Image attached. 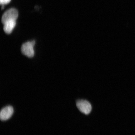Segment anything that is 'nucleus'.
Wrapping results in <instances>:
<instances>
[{"label":"nucleus","mask_w":135,"mask_h":135,"mask_svg":"<svg viewBox=\"0 0 135 135\" xmlns=\"http://www.w3.org/2000/svg\"><path fill=\"white\" fill-rule=\"evenodd\" d=\"M35 40L26 42L22 45L21 51L23 54L27 56L32 58L35 55L33 47L35 44Z\"/></svg>","instance_id":"1"},{"label":"nucleus","mask_w":135,"mask_h":135,"mask_svg":"<svg viewBox=\"0 0 135 135\" xmlns=\"http://www.w3.org/2000/svg\"><path fill=\"white\" fill-rule=\"evenodd\" d=\"M18 16L17 11L14 8H11L6 11L3 15L2 17V22L4 24L8 21H16Z\"/></svg>","instance_id":"2"},{"label":"nucleus","mask_w":135,"mask_h":135,"mask_svg":"<svg viewBox=\"0 0 135 135\" xmlns=\"http://www.w3.org/2000/svg\"><path fill=\"white\" fill-rule=\"evenodd\" d=\"M76 105L79 110L84 114H88L91 111V105L90 103L87 100L83 99L77 100Z\"/></svg>","instance_id":"3"},{"label":"nucleus","mask_w":135,"mask_h":135,"mask_svg":"<svg viewBox=\"0 0 135 135\" xmlns=\"http://www.w3.org/2000/svg\"><path fill=\"white\" fill-rule=\"evenodd\" d=\"M13 113L12 106H8L3 108L0 112V119L2 121H5L11 118Z\"/></svg>","instance_id":"4"},{"label":"nucleus","mask_w":135,"mask_h":135,"mask_svg":"<svg viewBox=\"0 0 135 135\" xmlns=\"http://www.w3.org/2000/svg\"><path fill=\"white\" fill-rule=\"evenodd\" d=\"M16 24V21H10L5 23L4 24V30L5 32L8 34L11 33Z\"/></svg>","instance_id":"5"},{"label":"nucleus","mask_w":135,"mask_h":135,"mask_svg":"<svg viewBox=\"0 0 135 135\" xmlns=\"http://www.w3.org/2000/svg\"><path fill=\"white\" fill-rule=\"evenodd\" d=\"M11 0H0V3L2 5H4L8 4Z\"/></svg>","instance_id":"6"}]
</instances>
